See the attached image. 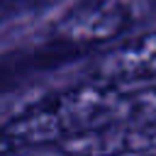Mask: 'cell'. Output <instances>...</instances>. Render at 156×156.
Wrapping results in <instances>:
<instances>
[{
	"label": "cell",
	"instance_id": "obj_5",
	"mask_svg": "<svg viewBox=\"0 0 156 156\" xmlns=\"http://www.w3.org/2000/svg\"><path fill=\"white\" fill-rule=\"evenodd\" d=\"M58 0H0V24L15 22L54 7Z\"/></svg>",
	"mask_w": 156,
	"mask_h": 156
},
{
	"label": "cell",
	"instance_id": "obj_1",
	"mask_svg": "<svg viewBox=\"0 0 156 156\" xmlns=\"http://www.w3.org/2000/svg\"><path fill=\"white\" fill-rule=\"evenodd\" d=\"M149 0H78L54 24V37L83 49H93L127 34L151 17Z\"/></svg>",
	"mask_w": 156,
	"mask_h": 156
},
{
	"label": "cell",
	"instance_id": "obj_2",
	"mask_svg": "<svg viewBox=\"0 0 156 156\" xmlns=\"http://www.w3.org/2000/svg\"><path fill=\"white\" fill-rule=\"evenodd\" d=\"M63 156H141L156 149V124L117 122L56 144Z\"/></svg>",
	"mask_w": 156,
	"mask_h": 156
},
{
	"label": "cell",
	"instance_id": "obj_4",
	"mask_svg": "<svg viewBox=\"0 0 156 156\" xmlns=\"http://www.w3.org/2000/svg\"><path fill=\"white\" fill-rule=\"evenodd\" d=\"M88 51L90 49L76 46V44H68V41H61L54 37V41L41 44L39 49L5 54V56H0V88L5 85V80H22L24 76H32V73L46 71V68H56Z\"/></svg>",
	"mask_w": 156,
	"mask_h": 156
},
{
	"label": "cell",
	"instance_id": "obj_6",
	"mask_svg": "<svg viewBox=\"0 0 156 156\" xmlns=\"http://www.w3.org/2000/svg\"><path fill=\"white\" fill-rule=\"evenodd\" d=\"M151 2V10H154V15H156V0H149Z\"/></svg>",
	"mask_w": 156,
	"mask_h": 156
},
{
	"label": "cell",
	"instance_id": "obj_7",
	"mask_svg": "<svg viewBox=\"0 0 156 156\" xmlns=\"http://www.w3.org/2000/svg\"><path fill=\"white\" fill-rule=\"evenodd\" d=\"M141 156H156V154H141Z\"/></svg>",
	"mask_w": 156,
	"mask_h": 156
},
{
	"label": "cell",
	"instance_id": "obj_3",
	"mask_svg": "<svg viewBox=\"0 0 156 156\" xmlns=\"http://www.w3.org/2000/svg\"><path fill=\"white\" fill-rule=\"evenodd\" d=\"M98 78L124 83L156 80V29L107 51L98 63Z\"/></svg>",
	"mask_w": 156,
	"mask_h": 156
}]
</instances>
